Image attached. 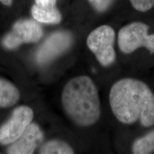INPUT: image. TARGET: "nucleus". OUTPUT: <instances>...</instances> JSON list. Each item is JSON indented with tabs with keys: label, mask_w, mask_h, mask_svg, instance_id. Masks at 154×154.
I'll return each mask as SVG.
<instances>
[{
	"label": "nucleus",
	"mask_w": 154,
	"mask_h": 154,
	"mask_svg": "<svg viewBox=\"0 0 154 154\" xmlns=\"http://www.w3.org/2000/svg\"><path fill=\"white\" fill-rule=\"evenodd\" d=\"M132 151L135 154L154 153V130L135 140L132 146Z\"/></svg>",
	"instance_id": "9b49d317"
},
{
	"label": "nucleus",
	"mask_w": 154,
	"mask_h": 154,
	"mask_svg": "<svg viewBox=\"0 0 154 154\" xmlns=\"http://www.w3.org/2000/svg\"><path fill=\"white\" fill-rule=\"evenodd\" d=\"M57 0H35V5L41 7H54Z\"/></svg>",
	"instance_id": "2eb2a0df"
},
{
	"label": "nucleus",
	"mask_w": 154,
	"mask_h": 154,
	"mask_svg": "<svg viewBox=\"0 0 154 154\" xmlns=\"http://www.w3.org/2000/svg\"><path fill=\"white\" fill-rule=\"evenodd\" d=\"M0 2L5 6H11L12 3V0H0Z\"/></svg>",
	"instance_id": "dca6fc26"
},
{
	"label": "nucleus",
	"mask_w": 154,
	"mask_h": 154,
	"mask_svg": "<svg viewBox=\"0 0 154 154\" xmlns=\"http://www.w3.org/2000/svg\"><path fill=\"white\" fill-rule=\"evenodd\" d=\"M96 10L104 11L109 8L112 0H88Z\"/></svg>",
	"instance_id": "4468645a"
},
{
	"label": "nucleus",
	"mask_w": 154,
	"mask_h": 154,
	"mask_svg": "<svg viewBox=\"0 0 154 154\" xmlns=\"http://www.w3.org/2000/svg\"><path fill=\"white\" fill-rule=\"evenodd\" d=\"M134 9L139 11H146L154 5V0H130Z\"/></svg>",
	"instance_id": "ddd939ff"
},
{
	"label": "nucleus",
	"mask_w": 154,
	"mask_h": 154,
	"mask_svg": "<svg viewBox=\"0 0 154 154\" xmlns=\"http://www.w3.org/2000/svg\"><path fill=\"white\" fill-rule=\"evenodd\" d=\"M149 26L142 22H134L122 27L118 36L119 49L126 54L140 47L154 53V34H149Z\"/></svg>",
	"instance_id": "7ed1b4c3"
},
{
	"label": "nucleus",
	"mask_w": 154,
	"mask_h": 154,
	"mask_svg": "<svg viewBox=\"0 0 154 154\" xmlns=\"http://www.w3.org/2000/svg\"><path fill=\"white\" fill-rule=\"evenodd\" d=\"M19 91L16 86L0 79V107H10L19 99Z\"/></svg>",
	"instance_id": "1a4fd4ad"
},
{
	"label": "nucleus",
	"mask_w": 154,
	"mask_h": 154,
	"mask_svg": "<svg viewBox=\"0 0 154 154\" xmlns=\"http://www.w3.org/2000/svg\"><path fill=\"white\" fill-rule=\"evenodd\" d=\"M114 42L115 32L113 28L102 25L90 33L86 43L102 66H109L116 59Z\"/></svg>",
	"instance_id": "20e7f679"
},
{
	"label": "nucleus",
	"mask_w": 154,
	"mask_h": 154,
	"mask_svg": "<svg viewBox=\"0 0 154 154\" xmlns=\"http://www.w3.org/2000/svg\"><path fill=\"white\" fill-rule=\"evenodd\" d=\"M72 42L71 34L66 32H58L50 35L40 46L36 54V61L40 64L49 63L64 52Z\"/></svg>",
	"instance_id": "0eeeda50"
},
{
	"label": "nucleus",
	"mask_w": 154,
	"mask_h": 154,
	"mask_svg": "<svg viewBox=\"0 0 154 154\" xmlns=\"http://www.w3.org/2000/svg\"><path fill=\"white\" fill-rule=\"evenodd\" d=\"M33 117V111L29 107L22 106L14 109L10 119L0 127V143L9 145L18 139Z\"/></svg>",
	"instance_id": "39448f33"
},
{
	"label": "nucleus",
	"mask_w": 154,
	"mask_h": 154,
	"mask_svg": "<svg viewBox=\"0 0 154 154\" xmlns=\"http://www.w3.org/2000/svg\"><path fill=\"white\" fill-rule=\"evenodd\" d=\"M109 102L113 113L122 124L139 121L145 127L154 124V94L141 81L126 78L114 83Z\"/></svg>",
	"instance_id": "f257e3e1"
},
{
	"label": "nucleus",
	"mask_w": 154,
	"mask_h": 154,
	"mask_svg": "<svg viewBox=\"0 0 154 154\" xmlns=\"http://www.w3.org/2000/svg\"><path fill=\"white\" fill-rule=\"evenodd\" d=\"M42 35V28L37 22L23 19L15 23L11 32L4 37L2 43L7 49H14L22 44L36 42Z\"/></svg>",
	"instance_id": "423d86ee"
},
{
	"label": "nucleus",
	"mask_w": 154,
	"mask_h": 154,
	"mask_svg": "<svg viewBox=\"0 0 154 154\" xmlns=\"http://www.w3.org/2000/svg\"><path fill=\"white\" fill-rule=\"evenodd\" d=\"M74 150L69 144L61 140H54L48 141L41 147V154H73Z\"/></svg>",
	"instance_id": "f8f14e48"
},
{
	"label": "nucleus",
	"mask_w": 154,
	"mask_h": 154,
	"mask_svg": "<svg viewBox=\"0 0 154 154\" xmlns=\"http://www.w3.org/2000/svg\"><path fill=\"white\" fill-rule=\"evenodd\" d=\"M61 101L66 115L78 126H91L101 116L97 88L88 76H76L69 81L63 89Z\"/></svg>",
	"instance_id": "f03ea898"
},
{
	"label": "nucleus",
	"mask_w": 154,
	"mask_h": 154,
	"mask_svg": "<svg viewBox=\"0 0 154 154\" xmlns=\"http://www.w3.org/2000/svg\"><path fill=\"white\" fill-rule=\"evenodd\" d=\"M44 134L37 124L31 123L20 137L9 144L7 153L10 154H31L39 146Z\"/></svg>",
	"instance_id": "6e6552de"
},
{
	"label": "nucleus",
	"mask_w": 154,
	"mask_h": 154,
	"mask_svg": "<svg viewBox=\"0 0 154 154\" xmlns=\"http://www.w3.org/2000/svg\"><path fill=\"white\" fill-rule=\"evenodd\" d=\"M34 19L38 22L46 24H58L61 22V15L54 7H41L34 5L32 8Z\"/></svg>",
	"instance_id": "9d476101"
}]
</instances>
